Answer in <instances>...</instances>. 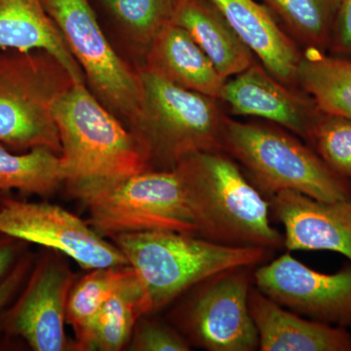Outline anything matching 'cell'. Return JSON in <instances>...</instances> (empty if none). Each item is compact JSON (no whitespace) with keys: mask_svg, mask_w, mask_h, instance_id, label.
Returning <instances> with one entry per match:
<instances>
[{"mask_svg":"<svg viewBox=\"0 0 351 351\" xmlns=\"http://www.w3.org/2000/svg\"><path fill=\"white\" fill-rule=\"evenodd\" d=\"M308 48L330 44L338 0H262Z\"/></svg>","mask_w":351,"mask_h":351,"instance_id":"obj_24","label":"cell"},{"mask_svg":"<svg viewBox=\"0 0 351 351\" xmlns=\"http://www.w3.org/2000/svg\"><path fill=\"white\" fill-rule=\"evenodd\" d=\"M152 73L189 90L219 98L226 80L184 27L170 22L147 48Z\"/></svg>","mask_w":351,"mask_h":351,"instance_id":"obj_18","label":"cell"},{"mask_svg":"<svg viewBox=\"0 0 351 351\" xmlns=\"http://www.w3.org/2000/svg\"><path fill=\"white\" fill-rule=\"evenodd\" d=\"M223 151L248 171L254 186L269 199L283 191L328 202L351 199L350 180L284 132L226 119Z\"/></svg>","mask_w":351,"mask_h":351,"instance_id":"obj_6","label":"cell"},{"mask_svg":"<svg viewBox=\"0 0 351 351\" xmlns=\"http://www.w3.org/2000/svg\"><path fill=\"white\" fill-rule=\"evenodd\" d=\"M174 169L197 237L226 246L282 248L284 234L270 223L269 201L223 151L191 154Z\"/></svg>","mask_w":351,"mask_h":351,"instance_id":"obj_1","label":"cell"},{"mask_svg":"<svg viewBox=\"0 0 351 351\" xmlns=\"http://www.w3.org/2000/svg\"><path fill=\"white\" fill-rule=\"evenodd\" d=\"M297 82L320 112L351 119V59L308 48L302 55Z\"/></svg>","mask_w":351,"mask_h":351,"instance_id":"obj_21","label":"cell"},{"mask_svg":"<svg viewBox=\"0 0 351 351\" xmlns=\"http://www.w3.org/2000/svg\"><path fill=\"white\" fill-rule=\"evenodd\" d=\"M309 141L322 160L341 177L351 180V119L320 112Z\"/></svg>","mask_w":351,"mask_h":351,"instance_id":"obj_26","label":"cell"},{"mask_svg":"<svg viewBox=\"0 0 351 351\" xmlns=\"http://www.w3.org/2000/svg\"><path fill=\"white\" fill-rule=\"evenodd\" d=\"M95 92L132 123L142 101L138 71L106 38L89 0H41Z\"/></svg>","mask_w":351,"mask_h":351,"instance_id":"obj_9","label":"cell"},{"mask_svg":"<svg viewBox=\"0 0 351 351\" xmlns=\"http://www.w3.org/2000/svg\"><path fill=\"white\" fill-rule=\"evenodd\" d=\"M263 68L284 84L297 82L302 54L276 24L267 6L256 0H209Z\"/></svg>","mask_w":351,"mask_h":351,"instance_id":"obj_16","label":"cell"},{"mask_svg":"<svg viewBox=\"0 0 351 351\" xmlns=\"http://www.w3.org/2000/svg\"><path fill=\"white\" fill-rule=\"evenodd\" d=\"M138 76L142 101L130 126L152 167L158 163L172 170L191 154L223 152L226 119L214 98L179 86L145 68Z\"/></svg>","mask_w":351,"mask_h":351,"instance_id":"obj_4","label":"cell"},{"mask_svg":"<svg viewBox=\"0 0 351 351\" xmlns=\"http://www.w3.org/2000/svg\"><path fill=\"white\" fill-rule=\"evenodd\" d=\"M248 302L258 335V350L351 351V334L346 328L293 313L255 286L250 289Z\"/></svg>","mask_w":351,"mask_h":351,"instance_id":"obj_15","label":"cell"},{"mask_svg":"<svg viewBox=\"0 0 351 351\" xmlns=\"http://www.w3.org/2000/svg\"><path fill=\"white\" fill-rule=\"evenodd\" d=\"M25 242L0 233V282L25 255Z\"/></svg>","mask_w":351,"mask_h":351,"instance_id":"obj_30","label":"cell"},{"mask_svg":"<svg viewBox=\"0 0 351 351\" xmlns=\"http://www.w3.org/2000/svg\"><path fill=\"white\" fill-rule=\"evenodd\" d=\"M2 195H3V193H0V196H1Z\"/></svg>","mask_w":351,"mask_h":351,"instance_id":"obj_31","label":"cell"},{"mask_svg":"<svg viewBox=\"0 0 351 351\" xmlns=\"http://www.w3.org/2000/svg\"><path fill=\"white\" fill-rule=\"evenodd\" d=\"M75 280L68 263L54 256L40 258L12 304L0 313V331L24 339L32 350H69L64 325Z\"/></svg>","mask_w":351,"mask_h":351,"instance_id":"obj_11","label":"cell"},{"mask_svg":"<svg viewBox=\"0 0 351 351\" xmlns=\"http://www.w3.org/2000/svg\"><path fill=\"white\" fill-rule=\"evenodd\" d=\"M253 269L226 270L189 290L174 317L189 343L208 351L258 350L248 302Z\"/></svg>","mask_w":351,"mask_h":351,"instance_id":"obj_8","label":"cell"},{"mask_svg":"<svg viewBox=\"0 0 351 351\" xmlns=\"http://www.w3.org/2000/svg\"><path fill=\"white\" fill-rule=\"evenodd\" d=\"M0 233L40 245L71 258L87 270L129 265L125 256L89 223L47 202L0 196Z\"/></svg>","mask_w":351,"mask_h":351,"instance_id":"obj_10","label":"cell"},{"mask_svg":"<svg viewBox=\"0 0 351 351\" xmlns=\"http://www.w3.org/2000/svg\"><path fill=\"white\" fill-rule=\"evenodd\" d=\"M1 50L46 52L66 69L73 83L85 84L82 69L64 43L41 0H0Z\"/></svg>","mask_w":351,"mask_h":351,"instance_id":"obj_17","label":"cell"},{"mask_svg":"<svg viewBox=\"0 0 351 351\" xmlns=\"http://www.w3.org/2000/svg\"><path fill=\"white\" fill-rule=\"evenodd\" d=\"M71 83L66 69L43 51L0 56V144L17 152L46 147L60 156L53 104Z\"/></svg>","mask_w":351,"mask_h":351,"instance_id":"obj_7","label":"cell"},{"mask_svg":"<svg viewBox=\"0 0 351 351\" xmlns=\"http://www.w3.org/2000/svg\"><path fill=\"white\" fill-rule=\"evenodd\" d=\"M329 45L335 52L351 55V0H338Z\"/></svg>","mask_w":351,"mask_h":351,"instance_id":"obj_28","label":"cell"},{"mask_svg":"<svg viewBox=\"0 0 351 351\" xmlns=\"http://www.w3.org/2000/svg\"><path fill=\"white\" fill-rule=\"evenodd\" d=\"M288 251L336 252L351 262V199L321 201L294 191L269 199Z\"/></svg>","mask_w":351,"mask_h":351,"instance_id":"obj_13","label":"cell"},{"mask_svg":"<svg viewBox=\"0 0 351 351\" xmlns=\"http://www.w3.org/2000/svg\"><path fill=\"white\" fill-rule=\"evenodd\" d=\"M253 283L293 313L332 326L351 327V267L322 274L285 253L255 267Z\"/></svg>","mask_w":351,"mask_h":351,"instance_id":"obj_12","label":"cell"},{"mask_svg":"<svg viewBox=\"0 0 351 351\" xmlns=\"http://www.w3.org/2000/svg\"><path fill=\"white\" fill-rule=\"evenodd\" d=\"M103 237L176 232L196 235V226L177 171L147 170L123 179L69 186Z\"/></svg>","mask_w":351,"mask_h":351,"instance_id":"obj_5","label":"cell"},{"mask_svg":"<svg viewBox=\"0 0 351 351\" xmlns=\"http://www.w3.org/2000/svg\"><path fill=\"white\" fill-rule=\"evenodd\" d=\"M134 39L149 45L172 20L178 0H101Z\"/></svg>","mask_w":351,"mask_h":351,"instance_id":"obj_25","label":"cell"},{"mask_svg":"<svg viewBox=\"0 0 351 351\" xmlns=\"http://www.w3.org/2000/svg\"><path fill=\"white\" fill-rule=\"evenodd\" d=\"M32 258L29 254L25 253L17 265L0 282V313L6 308L7 306L15 299L16 295L24 285L25 279L31 271Z\"/></svg>","mask_w":351,"mask_h":351,"instance_id":"obj_29","label":"cell"},{"mask_svg":"<svg viewBox=\"0 0 351 351\" xmlns=\"http://www.w3.org/2000/svg\"><path fill=\"white\" fill-rule=\"evenodd\" d=\"M130 270L129 265L92 269L73 285L66 306V323L75 331L77 350L101 307Z\"/></svg>","mask_w":351,"mask_h":351,"instance_id":"obj_23","label":"cell"},{"mask_svg":"<svg viewBox=\"0 0 351 351\" xmlns=\"http://www.w3.org/2000/svg\"><path fill=\"white\" fill-rule=\"evenodd\" d=\"M66 182L61 157L46 147L13 154L0 144V193L16 191L27 195L48 196Z\"/></svg>","mask_w":351,"mask_h":351,"instance_id":"obj_22","label":"cell"},{"mask_svg":"<svg viewBox=\"0 0 351 351\" xmlns=\"http://www.w3.org/2000/svg\"><path fill=\"white\" fill-rule=\"evenodd\" d=\"M219 99L234 114L276 122L306 140L320 113L315 104L292 93L258 64L226 80Z\"/></svg>","mask_w":351,"mask_h":351,"instance_id":"obj_14","label":"cell"},{"mask_svg":"<svg viewBox=\"0 0 351 351\" xmlns=\"http://www.w3.org/2000/svg\"><path fill=\"white\" fill-rule=\"evenodd\" d=\"M171 22L184 27L223 80L253 64V52L214 5L201 0H178Z\"/></svg>","mask_w":351,"mask_h":351,"instance_id":"obj_19","label":"cell"},{"mask_svg":"<svg viewBox=\"0 0 351 351\" xmlns=\"http://www.w3.org/2000/svg\"><path fill=\"white\" fill-rule=\"evenodd\" d=\"M69 186L123 179L152 170L147 152L133 132L90 93L71 83L53 104Z\"/></svg>","mask_w":351,"mask_h":351,"instance_id":"obj_3","label":"cell"},{"mask_svg":"<svg viewBox=\"0 0 351 351\" xmlns=\"http://www.w3.org/2000/svg\"><path fill=\"white\" fill-rule=\"evenodd\" d=\"M129 350L189 351L191 346L181 332L169 325L141 317L134 328Z\"/></svg>","mask_w":351,"mask_h":351,"instance_id":"obj_27","label":"cell"},{"mask_svg":"<svg viewBox=\"0 0 351 351\" xmlns=\"http://www.w3.org/2000/svg\"><path fill=\"white\" fill-rule=\"evenodd\" d=\"M147 315L144 290L131 267L119 287L101 307L78 350H121L129 345L136 323Z\"/></svg>","mask_w":351,"mask_h":351,"instance_id":"obj_20","label":"cell"},{"mask_svg":"<svg viewBox=\"0 0 351 351\" xmlns=\"http://www.w3.org/2000/svg\"><path fill=\"white\" fill-rule=\"evenodd\" d=\"M112 239L142 285L147 315L216 274L269 262L274 252L263 247L226 246L166 230L122 233Z\"/></svg>","mask_w":351,"mask_h":351,"instance_id":"obj_2","label":"cell"}]
</instances>
